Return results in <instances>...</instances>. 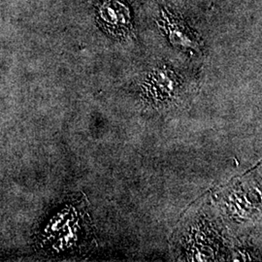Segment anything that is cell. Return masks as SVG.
Listing matches in <instances>:
<instances>
[{"label": "cell", "instance_id": "cell-1", "mask_svg": "<svg viewBox=\"0 0 262 262\" xmlns=\"http://www.w3.org/2000/svg\"><path fill=\"white\" fill-rule=\"evenodd\" d=\"M95 18L98 26L112 37L124 39L132 33L131 10L126 0H98Z\"/></svg>", "mask_w": 262, "mask_h": 262}, {"label": "cell", "instance_id": "cell-2", "mask_svg": "<svg viewBox=\"0 0 262 262\" xmlns=\"http://www.w3.org/2000/svg\"><path fill=\"white\" fill-rule=\"evenodd\" d=\"M158 23L159 28L174 47L191 54L200 51L201 41L198 34L187 26L186 21L171 11L165 8L161 10Z\"/></svg>", "mask_w": 262, "mask_h": 262}]
</instances>
